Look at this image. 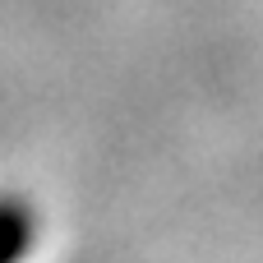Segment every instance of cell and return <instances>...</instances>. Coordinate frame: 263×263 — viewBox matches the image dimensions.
I'll use <instances>...</instances> for the list:
<instances>
[{
    "label": "cell",
    "mask_w": 263,
    "mask_h": 263,
    "mask_svg": "<svg viewBox=\"0 0 263 263\" xmlns=\"http://www.w3.org/2000/svg\"><path fill=\"white\" fill-rule=\"evenodd\" d=\"M28 208L18 213V203H0V263H14L28 250Z\"/></svg>",
    "instance_id": "1"
}]
</instances>
